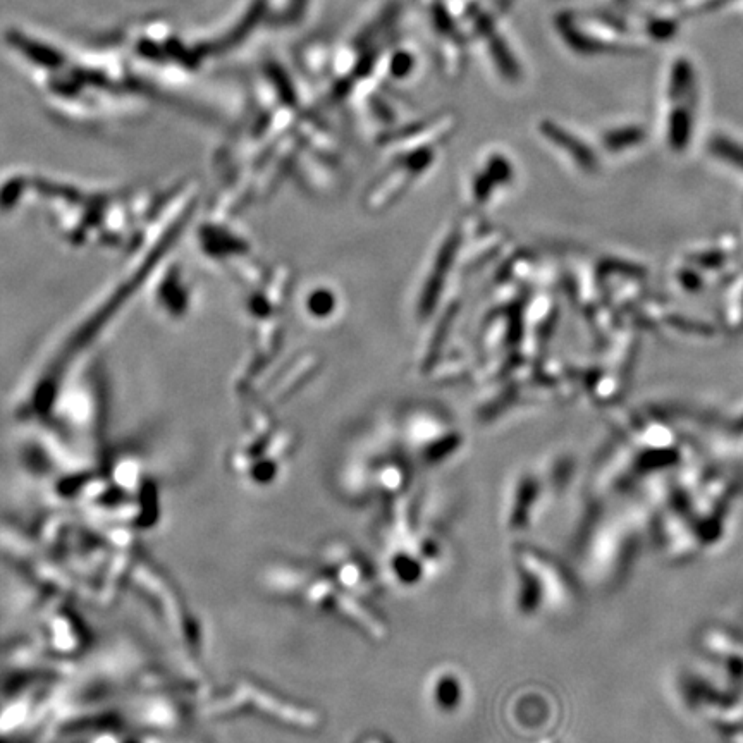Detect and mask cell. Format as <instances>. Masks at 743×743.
<instances>
[{"label":"cell","mask_w":743,"mask_h":743,"mask_svg":"<svg viewBox=\"0 0 743 743\" xmlns=\"http://www.w3.org/2000/svg\"><path fill=\"white\" fill-rule=\"evenodd\" d=\"M322 565L326 566V575L355 596L362 597L374 590V572L365 563V559L360 554L353 553L350 547H327L322 556Z\"/></svg>","instance_id":"6da1fadb"},{"label":"cell","mask_w":743,"mask_h":743,"mask_svg":"<svg viewBox=\"0 0 743 743\" xmlns=\"http://www.w3.org/2000/svg\"><path fill=\"white\" fill-rule=\"evenodd\" d=\"M467 678L453 666H439L432 671L425 685V699L430 707L444 716H451L467 706Z\"/></svg>","instance_id":"7a4b0ae2"}]
</instances>
